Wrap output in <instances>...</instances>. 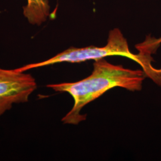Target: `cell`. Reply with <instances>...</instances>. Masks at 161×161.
Segmentation results:
<instances>
[{
    "instance_id": "obj_5",
    "label": "cell",
    "mask_w": 161,
    "mask_h": 161,
    "mask_svg": "<svg viewBox=\"0 0 161 161\" xmlns=\"http://www.w3.org/2000/svg\"><path fill=\"white\" fill-rule=\"evenodd\" d=\"M156 42L158 44H160L161 42V39H159V40H155Z\"/></svg>"
},
{
    "instance_id": "obj_3",
    "label": "cell",
    "mask_w": 161,
    "mask_h": 161,
    "mask_svg": "<svg viewBox=\"0 0 161 161\" xmlns=\"http://www.w3.org/2000/svg\"><path fill=\"white\" fill-rule=\"evenodd\" d=\"M37 85L30 74L0 68V116L14 104L26 103Z\"/></svg>"
},
{
    "instance_id": "obj_1",
    "label": "cell",
    "mask_w": 161,
    "mask_h": 161,
    "mask_svg": "<svg viewBox=\"0 0 161 161\" xmlns=\"http://www.w3.org/2000/svg\"><path fill=\"white\" fill-rule=\"evenodd\" d=\"M146 74L142 70H132L122 65L110 64L102 58L95 61L92 74L75 82H64L47 86L57 92L69 93L74 100L72 109L62 119L64 124L77 125L86 119L80 112L87 104L115 87L140 91Z\"/></svg>"
},
{
    "instance_id": "obj_4",
    "label": "cell",
    "mask_w": 161,
    "mask_h": 161,
    "mask_svg": "<svg viewBox=\"0 0 161 161\" xmlns=\"http://www.w3.org/2000/svg\"><path fill=\"white\" fill-rule=\"evenodd\" d=\"M23 7V16L32 25L40 26L50 15V6L48 0H26Z\"/></svg>"
},
{
    "instance_id": "obj_2",
    "label": "cell",
    "mask_w": 161,
    "mask_h": 161,
    "mask_svg": "<svg viewBox=\"0 0 161 161\" xmlns=\"http://www.w3.org/2000/svg\"><path fill=\"white\" fill-rule=\"evenodd\" d=\"M114 56L125 57L135 61L144 69L143 71L146 75L153 80H156L161 75V69H156L153 67L149 58L146 56V54L140 53L137 55L131 52L126 38L124 36L121 31L118 28L110 31L107 44L105 46L70 47L45 61L28 64L16 68V70L25 72L30 69L39 68L54 64L64 62L75 64L90 60L96 61L106 57Z\"/></svg>"
}]
</instances>
